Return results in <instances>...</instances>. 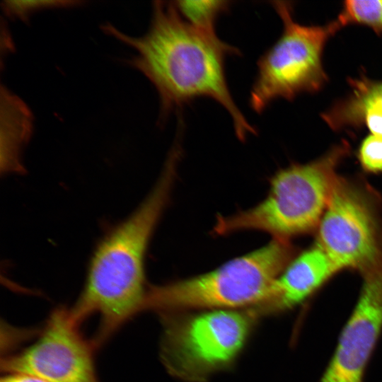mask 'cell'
Masks as SVG:
<instances>
[{"instance_id":"obj_12","label":"cell","mask_w":382,"mask_h":382,"mask_svg":"<svg viewBox=\"0 0 382 382\" xmlns=\"http://www.w3.org/2000/svg\"><path fill=\"white\" fill-rule=\"evenodd\" d=\"M33 131V116L25 103L1 88V166L5 172L22 169L21 156Z\"/></svg>"},{"instance_id":"obj_1","label":"cell","mask_w":382,"mask_h":382,"mask_svg":"<svg viewBox=\"0 0 382 382\" xmlns=\"http://www.w3.org/2000/svg\"><path fill=\"white\" fill-rule=\"evenodd\" d=\"M102 30L132 47L136 54L127 63L141 71L158 92L161 115L198 98H209L229 114L238 138L244 141L256 129L235 103L226 76V57L238 50L185 23L172 1L153 3L149 28L141 37L129 36L110 23Z\"/></svg>"},{"instance_id":"obj_13","label":"cell","mask_w":382,"mask_h":382,"mask_svg":"<svg viewBox=\"0 0 382 382\" xmlns=\"http://www.w3.org/2000/svg\"><path fill=\"white\" fill-rule=\"evenodd\" d=\"M173 5L179 17L192 28L209 35H216V23L228 10V1H175Z\"/></svg>"},{"instance_id":"obj_3","label":"cell","mask_w":382,"mask_h":382,"mask_svg":"<svg viewBox=\"0 0 382 382\" xmlns=\"http://www.w3.org/2000/svg\"><path fill=\"white\" fill-rule=\"evenodd\" d=\"M349 153L350 146L344 141L317 159L277 171L263 201L249 209L219 216L214 233L257 230L289 240L316 230L339 176L337 168Z\"/></svg>"},{"instance_id":"obj_2","label":"cell","mask_w":382,"mask_h":382,"mask_svg":"<svg viewBox=\"0 0 382 382\" xmlns=\"http://www.w3.org/2000/svg\"><path fill=\"white\" fill-rule=\"evenodd\" d=\"M179 158L178 153H170L150 194L103 238L91 257L82 291L69 311L80 324L90 316H98L96 346L144 309L145 255L168 201Z\"/></svg>"},{"instance_id":"obj_6","label":"cell","mask_w":382,"mask_h":382,"mask_svg":"<svg viewBox=\"0 0 382 382\" xmlns=\"http://www.w3.org/2000/svg\"><path fill=\"white\" fill-rule=\"evenodd\" d=\"M283 29L277 40L260 57L250 93V106L262 113L274 100H293L313 93L328 82L323 51L328 40L341 25L335 20L324 25H304L296 21L289 1L271 2Z\"/></svg>"},{"instance_id":"obj_9","label":"cell","mask_w":382,"mask_h":382,"mask_svg":"<svg viewBox=\"0 0 382 382\" xmlns=\"http://www.w3.org/2000/svg\"><path fill=\"white\" fill-rule=\"evenodd\" d=\"M360 294L319 382H363L382 332V267L361 274Z\"/></svg>"},{"instance_id":"obj_4","label":"cell","mask_w":382,"mask_h":382,"mask_svg":"<svg viewBox=\"0 0 382 382\" xmlns=\"http://www.w3.org/2000/svg\"><path fill=\"white\" fill-rule=\"evenodd\" d=\"M296 254L289 240L274 238L263 247L214 271L149 288L144 310L163 314L252 308L265 300Z\"/></svg>"},{"instance_id":"obj_14","label":"cell","mask_w":382,"mask_h":382,"mask_svg":"<svg viewBox=\"0 0 382 382\" xmlns=\"http://www.w3.org/2000/svg\"><path fill=\"white\" fill-rule=\"evenodd\" d=\"M336 20L341 27L359 24L382 34V0L345 1Z\"/></svg>"},{"instance_id":"obj_15","label":"cell","mask_w":382,"mask_h":382,"mask_svg":"<svg viewBox=\"0 0 382 382\" xmlns=\"http://www.w3.org/2000/svg\"><path fill=\"white\" fill-rule=\"evenodd\" d=\"M83 3L80 1H5L2 7L8 16L26 20L30 14L39 10L75 6Z\"/></svg>"},{"instance_id":"obj_16","label":"cell","mask_w":382,"mask_h":382,"mask_svg":"<svg viewBox=\"0 0 382 382\" xmlns=\"http://www.w3.org/2000/svg\"><path fill=\"white\" fill-rule=\"evenodd\" d=\"M357 156L363 170L382 173V137L367 135L360 143Z\"/></svg>"},{"instance_id":"obj_7","label":"cell","mask_w":382,"mask_h":382,"mask_svg":"<svg viewBox=\"0 0 382 382\" xmlns=\"http://www.w3.org/2000/svg\"><path fill=\"white\" fill-rule=\"evenodd\" d=\"M379 196L361 179L338 176L316 228V243L337 267L361 274L382 267Z\"/></svg>"},{"instance_id":"obj_10","label":"cell","mask_w":382,"mask_h":382,"mask_svg":"<svg viewBox=\"0 0 382 382\" xmlns=\"http://www.w3.org/2000/svg\"><path fill=\"white\" fill-rule=\"evenodd\" d=\"M339 272L315 243L296 255L274 281L265 299L250 308L258 318L288 311L308 300Z\"/></svg>"},{"instance_id":"obj_5","label":"cell","mask_w":382,"mask_h":382,"mask_svg":"<svg viewBox=\"0 0 382 382\" xmlns=\"http://www.w3.org/2000/svg\"><path fill=\"white\" fill-rule=\"evenodd\" d=\"M187 312L161 314V359L174 377L204 382L236 361L258 317L250 308Z\"/></svg>"},{"instance_id":"obj_11","label":"cell","mask_w":382,"mask_h":382,"mask_svg":"<svg viewBox=\"0 0 382 382\" xmlns=\"http://www.w3.org/2000/svg\"><path fill=\"white\" fill-rule=\"evenodd\" d=\"M349 93L322 114L333 130L366 127L382 137V81L365 76L349 80Z\"/></svg>"},{"instance_id":"obj_8","label":"cell","mask_w":382,"mask_h":382,"mask_svg":"<svg viewBox=\"0 0 382 382\" xmlns=\"http://www.w3.org/2000/svg\"><path fill=\"white\" fill-rule=\"evenodd\" d=\"M79 325L69 309H56L33 342L2 360V369L48 382H98L93 345Z\"/></svg>"},{"instance_id":"obj_17","label":"cell","mask_w":382,"mask_h":382,"mask_svg":"<svg viewBox=\"0 0 382 382\" xmlns=\"http://www.w3.org/2000/svg\"><path fill=\"white\" fill-rule=\"evenodd\" d=\"M1 382H48L47 381L24 374H7Z\"/></svg>"}]
</instances>
